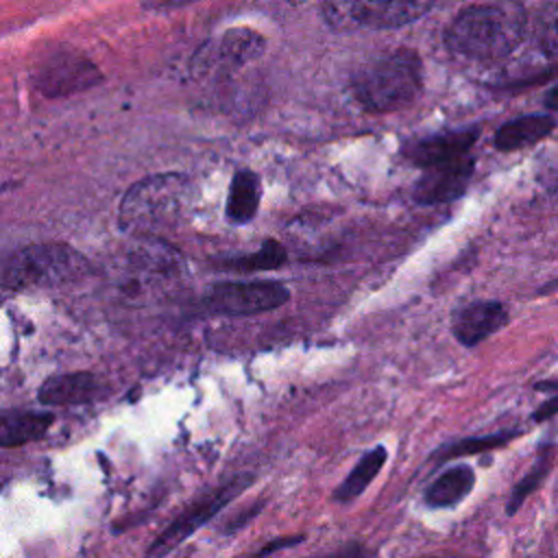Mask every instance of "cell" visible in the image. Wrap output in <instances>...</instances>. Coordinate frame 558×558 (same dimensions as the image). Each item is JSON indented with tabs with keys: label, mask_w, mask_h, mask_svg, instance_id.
I'll return each mask as SVG.
<instances>
[{
	"label": "cell",
	"mask_w": 558,
	"mask_h": 558,
	"mask_svg": "<svg viewBox=\"0 0 558 558\" xmlns=\"http://www.w3.org/2000/svg\"><path fill=\"white\" fill-rule=\"evenodd\" d=\"M434 2L436 0H323V15L338 31H381L416 22Z\"/></svg>",
	"instance_id": "5"
},
{
	"label": "cell",
	"mask_w": 558,
	"mask_h": 558,
	"mask_svg": "<svg viewBox=\"0 0 558 558\" xmlns=\"http://www.w3.org/2000/svg\"><path fill=\"white\" fill-rule=\"evenodd\" d=\"M473 168L475 161L471 155L427 168L421 181L414 185V201L421 205H438L460 198L473 177Z\"/></svg>",
	"instance_id": "11"
},
{
	"label": "cell",
	"mask_w": 558,
	"mask_h": 558,
	"mask_svg": "<svg viewBox=\"0 0 558 558\" xmlns=\"http://www.w3.org/2000/svg\"><path fill=\"white\" fill-rule=\"evenodd\" d=\"M259 179L251 170H238L229 185L227 198V218L235 225H244L253 220L259 207Z\"/></svg>",
	"instance_id": "18"
},
{
	"label": "cell",
	"mask_w": 558,
	"mask_h": 558,
	"mask_svg": "<svg viewBox=\"0 0 558 558\" xmlns=\"http://www.w3.org/2000/svg\"><path fill=\"white\" fill-rule=\"evenodd\" d=\"M190 194V179L177 172L142 179L120 203V227L126 231H150L170 225L183 211Z\"/></svg>",
	"instance_id": "4"
},
{
	"label": "cell",
	"mask_w": 558,
	"mask_h": 558,
	"mask_svg": "<svg viewBox=\"0 0 558 558\" xmlns=\"http://www.w3.org/2000/svg\"><path fill=\"white\" fill-rule=\"evenodd\" d=\"M525 13L514 2L462 9L445 33L447 48L462 59L493 63L508 57L523 39Z\"/></svg>",
	"instance_id": "1"
},
{
	"label": "cell",
	"mask_w": 558,
	"mask_h": 558,
	"mask_svg": "<svg viewBox=\"0 0 558 558\" xmlns=\"http://www.w3.org/2000/svg\"><path fill=\"white\" fill-rule=\"evenodd\" d=\"M87 275V259L61 242L31 244L11 253L2 264V288L24 290L61 286Z\"/></svg>",
	"instance_id": "3"
},
{
	"label": "cell",
	"mask_w": 558,
	"mask_h": 558,
	"mask_svg": "<svg viewBox=\"0 0 558 558\" xmlns=\"http://www.w3.org/2000/svg\"><path fill=\"white\" fill-rule=\"evenodd\" d=\"M264 37L251 28H231L218 39L207 41L194 57L192 68L198 74H222L242 68L264 52Z\"/></svg>",
	"instance_id": "8"
},
{
	"label": "cell",
	"mask_w": 558,
	"mask_h": 558,
	"mask_svg": "<svg viewBox=\"0 0 558 558\" xmlns=\"http://www.w3.org/2000/svg\"><path fill=\"white\" fill-rule=\"evenodd\" d=\"M523 434V429H501V432H493V434H484V436H469V438H460L453 442H447L436 456V462H449L453 458H462V456H475V453H486V451H495V449H504L508 447L514 438H519Z\"/></svg>",
	"instance_id": "20"
},
{
	"label": "cell",
	"mask_w": 558,
	"mask_h": 558,
	"mask_svg": "<svg viewBox=\"0 0 558 558\" xmlns=\"http://www.w3.org/2000/svg\"><path fill=\"white\" fill-rule=\"evenodd\" d=\"M105 392V384L94 373H63L48 377L37 392L41 405L61 408V405H83L100 399Z\"/></svg>",
	"instance_id": "13"
},
{
	"label": "cell",
	"mask_w": 558,
	"mask_h": 558,
	"mask_svg": "<svg viewBox=\"0 0 558 558\" xmlns=\"http://www.w3.org/2000/svg\"><path fill=\"white\" fill-rule=\"evenodd\" d=\"M510 320V312L501 301H471L451 316V331L462 347H477Z\"/></svg>",
	"instance_id": "10"
},
{
	"label": "cell",
	"mask_w": 558,
	"mask_h": 558,
	"mask_svg": "<svg viewBox=\"0 0 558 558\" xmlns=\"http://www.w3.org/2000/svg\"><path fill=\"white\" fill-rule=\"evenodd\" d=\"M534 390H541V392H558V377L536 381V384H534Z\"/></svg>",
	"instance_id": "25"
},
{
	"label": "cell",
	"mask_w": 558,
	"mask_h": 558,
	"mask_svg": "<svg viewBox=\"0 0 558 558\" xmlns=\"http://www.w3.org/2000/svg\"><path fill=\"white\" fill-rule=\"evenodd\" d=\"M545 105L549 107V109H558V87H554V89H549L547 94H545Z\"/></svg>",
	"instance_id": "26"
},
{
	"label": "cell",
	"mask_w": 558,
	"mask_h": 558,
	"mask_svg": "<svg viewBox=\"0 0 558 558\" xmlns=\"http://www.w3.org/2000/svg\"><path fill=\"white\" fill-rule=\"evenodd\" d=\"M475 486V471L469 464H456L442 471L427 488L425 504L429 508H451L458 506Z\"/></svg>",
	"instance_id": "15"
},
{
	"label": "cell",
	"mask_w": 558,
	"mask_h": 558,
	"mask_svg": "<svg viewBox=\"0 0 558 558\" xmlns=\"http://www.w3.org/2000/svg\"><path fill=\"white\" fill-rule=\"evenodd\" d=\"M290 299V290L281 281H222L214 283L201 305L209 314L253 316L281 307Z\"/></svg>",
	"instance_id": "6"
},
{
	"label": "cell",
	"mask_w": 558,
	"mask_h": 558,
	"mask_svg": "<svg viewBox=\"0 0 558 558\" xmlns=\"http://www.w3.org/2000/svg\"><path fill=\"white\" fill-rule=\"evenodd\" d=\"M54 421L52 412H17L4 410L0 418V445L20 447L46 436Z\"/></svg>",
	"instance_id": "14"
},
{
	"label": "cell",
	"mask_w": 558,
	"mask_h": 558,
	"mask_svg": "<svg viewBox=\"0 0 558 558\" xmlns=\"http://www.w3.org/2000/svg\"><path fill=\"white\" fill-rule=\"evenodd\" d=\"M288 259V253L283 248V244H279L277 240H266L255 253L251 255H242V257H233V259H225L222 268L233 270V272H257V270H272L283 266Z\"/></svg>",
	"instance_id": "21"
},
{
	"label": "cell",
	"mask_w": 558,
	"mask_h": 558,
	"mask_svg": "<svg viewBox=\"0 0 558 558\" xmlns=\"http://www.w3.org/2000/svg\"><path fill=\"white\" fill-rule=\"evenodd\" d=\"M386 458H388V451H386L384 445H377L371 451H366L357 460V464L351 469V473L342 480V484L333 490V499L340 501V504H347V501L355 499L377 477Z\"/></svg>",
	"instance_id": "19"
},
{
	"label": "cell",
	"mask_w": 558,
	"mask_h": 558,
	"mask_svg": "<svg viewBox=\"0 0 558 558\" xmlns=\"http://www.w3.org/2000/svg\"><path fill=\"white\" fill-rule=\"evenodd\" d=\"M477 133H480L477 129H464V131H453V133L425 137V140L408 144L403 148V155L414 166L427 170V168L466 157L469 150L473 148L475 140H477Z\"/></svg>",
	"instance_id": "12"
},
{
	"label": "cell",
	"mask_w": 558,
	"mask_h": 558,
	"mask_svg": "<svg viewBox=\"0 0 558 558\" xmlns=\"http://www.w3.org/2000/svg\"><path fill=\"white\" fill-rule=\"evenodd\" d=\"M554 462H556V442L554 440H543L536 449V456H534V462H532L530 471L510 490V497H508V504H506V514L508 517H514L523 508L527 497H532L545 484V480L549 477V473L554 469Z\"/></svg>",
	"instance_id": "16"
},
{
	"label": "cell",
	"mask_w": 558,
	"mask_h": 558,
	"mask_svg": "<svg viewBox=\"0 0 558 558\" xmlns=\"http://www.w3.org/2000/svg\"><path fill=\"white\" fill-rule=\"evenodd\" d=\"M554 416H558V392H554L549 399L538 403V408L532 412V421L534 423H545Z\"/></svg>",
	"instance_id": "23"
},
{
	"label": "cell",
	"mask_w": 558,
	"mask_h": 558,
	"mask_svg": "<svg viewBox=\"0 0 558 558\" xmlns=\"http://www.w3.org/2000/svg\"><path fill=\"white\" fill-rule=\"evenodd\" d=\"M534 37L545 54L558 57V0H543L534 20Z\"/></svg>",
	"instance_id": "22"
},
{
	"label": "cell",
	"mask_w": 558,
	"mask_h": 558,
	"mask_svg": "<svg viewBox=\"0 0 558 558\" xmlns=\"http://www.w3.org/2000/svg\"><path fill=\"white\" fill-rule=\"evenodd\" d=\"M253 482V475H235L222 486L209 490L198 501H194L190 508H185L148 547L146 558H163L170 554L177 545H181L185 538H190L201 525H205L209 519H214L231 499H235L244 488H248Z\"/></svg>",
	"instance_id": "7"
},
{
	"label": "cell",
	"mask_w": 558,
	"mask_h": 558,
	"mask_svg": "<svg viewBox=\"0 0 558 558\" xmlns=\"http://www.w3.org/2000/svg\"><path fill=\"white\" fill-rule=\"evenodd\" d=\"M421 87V57L410 48H397L373 59L351 81L355 100L371 113H390L412 105Z\"/></svg>",
	"instance_id": "2"
},
{
	"label": "cell",
	"mask_w": 558,
	"mask_h": 558,
	"mask_svg": "<svg viewBox=\"0 0 558 558\" xmlns=\"http://www.w3.org/2000/svg\"><path fill=\"white\" fill-rule=\"evenodd\" d=\"M556 129L551 116H523L506 122L495 133V146L499 150H519L547 137Z\"/></svg>",
	"instance_id": "17"
},
{
	"label": "cell",
	"mask_w": 558,
	"mask_h": 558,
	"mask_svg": "<svg viewBox=\"0 0 558 558\" xmlns=\"http://www.w3.org/2000/svg\"><path fill=\"white\" fill-rule=\"evenodd\" d=\"M303 541V536H286V538H275L272 543H268L266 547H262L257 554H255V558H264V556H268V554H272V551H277V549H281V547H288V545H296V543H301Z\"/></svg>",
	"instance_id": "24"
},
{
	"label": "cell",
	"mask_w": 558,
	"mask_h": 558,
	"mask_svg": "<svg viewBox=\"0 0 558 558\" xmlns=\"http://www.w3.org/2000/svg\"><path fill=\"white\" fill-rule=\"evenodd\" d=\"M100 81L96 65L78 52L50 54L35 74V85L46 96H65Z\"/></svg>",
	"instance_id": "9"
}]
</instances>
